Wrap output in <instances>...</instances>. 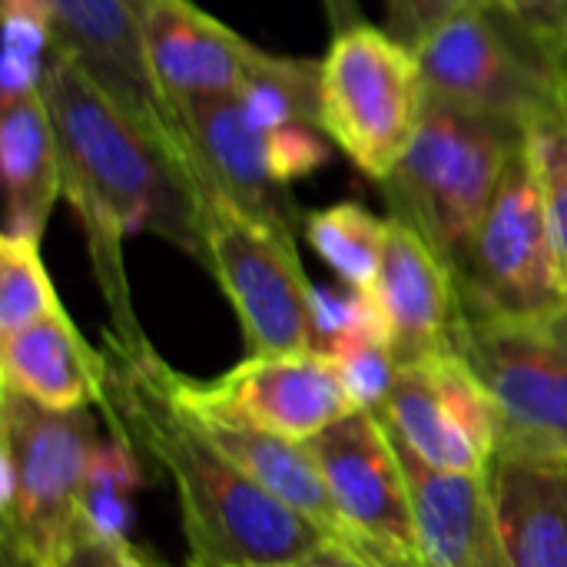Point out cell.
I'll use <instances>...</instances> for the list:
<instances>
[{"label":"cell","mask_w":567,"mask_h":567,"mask_svg":"<svg viewBox=\"0 0 567 567\" xmlns=\"http://www.w3.org/2000/svg\"><path fill=\"white\" fill-rule=\"evenodd\" d=\"M458 306L468 319L532 316L567 299L545 193L528 140L505 169V179L468 243L452 266Z\"/></svg>","instance_id":"9"},{"label":"cell","mask_w":567,"mask_h":567,"mask_svg":"<svg viewBox=\"0 0 567 567\" xmlns=\"http://www.w3.org/2000/svg\"><path fill=\"white\" fill-rule=\"evenodd\" d=\"M319 60L259 50L236 90V100L262 133H276L292 123H319Z\"/></svg>","instance_id":"23"},{"label":"cell","mask_w":567,"mask_h":567,"mask_svg":"<svg viewBox=\"0 0 567 567\" xmlns=\"http://www.w3.org/2000/svg\"><path fill=\"white\" fill-rule=\"evenodd\" d=\"M455 352L492 399L495 458L567 468V299L532 316H462Z\"/></svg>","instance_id":"6"},{"label":"cell","mask_w":567,"mask_h":567,"mask_svg":"<svg viewBox=\"0 0 567 567\" xmlns=\"http://www.w3.org/2000/svg\"><path fill=\"white\" fill-rule=\"evenodd\" d=\"M532 30L567 43V0H498Z\"/></svg>","instance_id":"32"},{"label":"cell","mask_w":567,"mask_h":567,"mask_svg":"<svg viewBox=\"0 0 567 567\" xmlns=\"http://www.w3.org/2000/svg\"><path fill=\"white\" fill-rule=\"evenodd\" d=\"M169 382L189 412L289 442H309L359 412L336 362L319 352L246 355V362L219 379L196 382L173 372Z\"/></svg>","instance_id":"11"},{"label":"cell","mask_w":567,"mask_h":567,"mask_svg":"<svg viewBox=\"0 0 567 567\" xmlns=\"http://www.w3.org/2000/svg\"><path fill=\"white\" fill-rule=\"evenodd\" d=\"M136 561H140V567H169L163 565V561H156L153 555H146V551H136Z\"/></svg>","instance_id":"35"},{"label":"cell","mask_w":567,"mask_h":567,"mask_svg":"<svg viewBox=\"0 0 567 567\" xmlns=\"http://www.w3.org/2000/svg\"><path fill=\"white\" fill-rule=\"evenodd\" d=\"M528 150L538 166L555 256H558V269H561V282L567 292V113L528 130Z\"/></svg>","instance_id":"28"},{"label":"cell","mask_w":567,"mask_h":567,"mask_svg":"<svg viewBox=\"0 0 567 567\" xmlns=\"http://www.w3.org/2000/svg\"><path fill=\"white\" fill-rule=\"evenodd\" d=\"M306 449L372 567H419L409 478L385 422L375 412H355L309 439Z\"/></svg>","instance_id":"12"},{"label":"cell","mask_w":567,"mask_h":567,"mask_svg":"<svg viewBox=\"0 0 567 567\" xmlns=\"http://www.w3.org/2000/svg\"><path fill=\"white\" fill-rule=\"evenodd\" d=\"M203 266L226 292L249 355L312 352V282L292 236L239 213L216 193L199 203Z\"/></svg>","instance_id":"8"},{"label":"cell","mask_w":567,"mask_h":567,"mask_svg":"<svg viewBox=\"0 0 567 567\" xmlns=\"http://www.w3.org/2000/svg\"><path fill=\"white\" fill-rule=\"evenodd\" d=\"M150 63L159 90L176 103L233 96L259 47L193 0H140Z\"/></svg>","instance_id":"16"},{"label":"cell","mask_w":567,"mask_h":567,"mask_svg":"<svg viewBox=\"0 0 567 567\" xmlns=\"http://www.w3.org/2000/svg\"><path fill=\"white\" fill-rule=\"evenodd\" d=\"M0 110L43 93L56 56V23L47 0H0Z\"/></svg>","instance_id":"24"},{"label":"cell","mask_w":567,"mask_h":567,"mask_svg":"<svg viewBox=\"0 0 567 567\" xmlns=\"http://www.w3.org/2000/svg\"><path fill=\"white\" fill-rule=\"evenodd\" d=\"M379 419L435 472L485 475L498 452L492 399L458 352L402 365Z\"/></svg>","instance_id":"13"},{"label":"cell","mask_w":567,"mask_h":567,"mask_svg":"<svg viewBox=\"0 0 567 567\" xmlns=\"http://www.w3.org/2000/svg\"><path fill=\"white\" fill-rule=\"evenodd\" d=\"M140 475H136V452L113 435L110 445H100L93 472H90V485H86V498H83V515L93 528H100L103 535L113 538H126V525H130V495L136 488Z\"/></svg>","instance_id":"26"},{"label":"cell","mask_w":567,"mask_h":567,"mask_svg":"<svg viewBox=\"0 0 567 567\" xmlns=\"http://www.w3.org/2000/svg\"><path fill=\"white\" fill-rule=\"evenodd\" d=\"M3 567H23L17 561H7ZM43 567H140L136 548L126 538L103 535L86 522V515L76 522V528L66 535V542L53 551V558Z\"/></svg>","instance_id":"31"},{"label":"cell","mask_w":567,"mask_h":567,"mask_svg":"<svg viewBox=\"0 0 567 567\" xmlns=\"http://www.w3.org/2000/svg\"><path fill=\"white\" fill-rule=\"evenodd\" d=\"M63 312L37 239H0V336H13L47 316Z\"/></svg>","instance_id":"25"},{"label":"cell","mask_w":567,"mask_h":567,"mask_svg":"<svg viewBox=\"0 0 567 567\" xmlns=\"http://www.w3.org/2000/svg\"><path fill=\"white\" fill-rule=\"evenodd\" d=\"M319 63L326 136L359 173L382 183L405 156L429 106L415 50L382 27L359 23L332 33Z\"/></svg>","instance_id":"7"},{"label":"cell","mask_w":567,"mask_h":567,"mask_svg":"<svg viewBox=\"0 0 567 567\" xmlns=\"http://www.w3.org/2000/svg\"><path fill=\"white\" fill-rule=\"evenodd\" d=\"M322 10H326V20H329V30L332 33H342L349 27L365 23L359 0H322Z\"/></svg>","instance_id":"33"},{"label":"cell","mask_w":567,"mask_h":567,"mask_svg":"<svg viewBox=\"0 0 567 567\" xmlns=\"http://www.w3.org/2000/svg\"><path fill=\"white\" fill-rule=\"evenodd\" d=\"M415 56L432 106L525 133L567 113V43L532 30L498 0L445 23Z\"/></svg>","instance_id":"3"},{"label":"cell","mask_w":567,"mask_h":567,"mask_svg":"<svg viewBox=\"0 0 567 567\" xmlns=\"http://www.w3.org/2000/svg\"><path fill=\"white\" fill-rule=\"evenodd\" d=\"M56 23V50L73 56L93 83L150 136L206 196L203 166L179 106L159 90L140 0H47Z\"/></svg>","instance_id":"10"},{"label":"cell","mask_w":567,"mask_h":567,"mask_svg":"<svg viewBox=\"0 0 567 567\" xmlns=\"http://www.w3.org/2000/svg\"><path fill=\"white\" fill-rule=\"evenodd\" d=\"M332 156V140L319 123H292L276 133H269V159L272 173L282 186H292L296 179L316 173Z\"/></svg>","instance_id":"30"},{"label":"cell","mask_w":567,"mask_h":567,"mask_svg":"<svg viewBox=\"0 0 567 567\" xmlns=\"http://www.w3.org/2000/svg\"><path fill=\"white\" fill-rule=\"evenodd\" d=\"M505 567H567V468L495 458L488 468Z\"/></svg>","instance_id":"20"},{"label":"cell","mask_w":567,"mask_h":567,"mask_svg":"<svg viewBox=\"0 0 567 567\" xmlns=\"http://www.w3.org/2000/svg\"><path fill=\"white\" fill-rule=\"evenodd\" d=\"M372 296L382 309L399 369L455 352L462 306L452 266L412 226L392 216Z\"/></svg>","instance_id":"14"},{"label":"cell","mask_w":567,"mask_h":567,"mask_svg":"<svg viewBox=\"0 0 567 567\" xmlns=\"http://www.w3.org/2000/svg\"><path fill=\"white\" fill-rule=\"evenodd\" d=\"M103 355L106 389L100 405L113 435L169 478L189 567H272L332 545L322 528L256 485L199 432L173 395V369L153 346L130 352L110 339Z\"/></svg>","instance_id":"2"},{"label":"cell","mask_w":567,"mask_h":567,"mask_svg":"<svg viewBox=\"0 0 567 567\" xmlns=\"http://www.w3.org/2000/svg\"><path fill=\"white\" fill-rule=\"evenodd\" d=\"M399 452L412 495L419 567H505L488 472H435L409 449L399 445Z\"/></svg>","instance_id":"17"},{"label":"cell","mask_w":567,"mask_h":567,"mask_svg":"<svg viewBox=\"0 0 567 567\" xmlns=\"http://www.w3.org/2000/svg\"><path fill=\"white\" fill-rule=\"evenodd\" d=\"M43 100L60 146L63 199L86 233L93 276L110 309V339L130 352L146 349L150 339L140 329L123 269V239L153 233L203 262L199 193L93 76L60 50L50 60Z\"/></svg>","instance_id":"1"},{"label":"cell","mask_w":567,"mask_h":567,"mask_svg":"<svg viewBox=\"0 0 567 567\" xmlns=\"http://www.w3.org/2000/svg\"><path fill=\"white\" fill-rule=\"evenodd\" d=\"M302 233L342 286L362 292L375 289L389 219H379L359 203H336L302 216Z\"/></svg>","instance_id":"22"},{"label":"cell","mask_w":567,"mask_h":567,"mask_svg":"<svg viewBox=\"0 0 567 567\" xmlns=\"http://www.w3.org/2000/svg\"><path fill=\"white\" fill-rule=\"evenodd\" d=\"M485 3H492V0H385V23H389L385 30L409 50H419L445 23L465 17Z\"/></svg>","instance_id":"29"},{"label":"cell","mask_w":567,"mask_h":567,"mask_svg":"<svg viewBox=\"0 0 567 567\" xmlns=\"http://www.w3.org/2000/svg\"><path fill=\"white\" fill-rule=\"evenodd\" d=\"M525 140V130L502 120L429 103L405 156L379 183L389 216L455 266Z\"/></svg>","instance_id":"4"},{"label":"cell","mask_w":567,"mask_h":567,"mask_svg":"<svg viewBox=\"0 0 567 567\" xmlns=\"http://www.w3.org/2000/svg\"><path fill=\"white\" fill-rule=\"evenodd\" d=\"M342 375V385L352 399V405L359 412H375L385 405L395 375H399V362L392 355V342L389 332H365L359 339H352L349 346H342L339 352L329 355Z\"/></svg>","instance_id":"27"},{"label":"cell","mask_w":567,"mask_h":567,"mask_svg":"<svg viewBox=\"0 0 567 567\" xmlns=\"http://www.w3.org/2000/svg\"><path fill=\"white\" fill-rule=\"evenodd\" d=\"M179 113L196 143L206 193L223 196L239 213L296 239L299 209L289 196V186H282L272 173L269 133L246 116L236 93L189 100L179 106Z\"/></svg>","instance_id":"15"},{"label":"cell","mask_w":567,"mask_h":567,"mask_svg":"<svg viewBox=\"0 0 567 567\" xmlns=\"http://www.w3.org/2000/svg\"><path fill=\"white\" fill-rule=\"evenodd\" d=\"M0 176L7 236L43 239L53 203L63 196L60 146L43 93L0 110Z\"/></svg>","instance_id":"21"},{"label":"cell","mask_w":567,"mask_h":567,"mask_svg":"<svg viewBox=\"0 0 567 567\" xmlns=\"http://www.w3.org/2000/svg\"><path fill=\"white\" fill-rule=\"evenodd\" d=\"M272 567H365V565H362V561H355L352 555H346V551H339V548L326 545L322 551H316V555H309V558H299V561H286V565H272Z\"/></svg>","instance_id":"34"},{"label":"cell","mask_w":567,"mask_h":567,"mask_svg":"<svg viewBox=\"0 0 567 567\" xmlns=\"http://www.w3.org/2000/svg\"><path fill=\"white\" fill-rule=\"evenodd\" d=\"M3 392L50 412H83L103 402L106 355L96 352L66 312L47 316L13 336H0Z\"/></svg>","instance_id":"19"},{"label":"cell","mask_w":567,"mask_h":567,"mask_svg":"<svg viewBox=\"0 0 567 567\" xmlns=\"http://www.w3.org/2000/svg\"><path fill=\"white\" fill-rule=\"evenodd\" d=\"M90 412H50L0 395V515L3 558L43 567L83 518L90 472L100 452Z\"/></svg>","instance_id":"5"},{"label":"cell","mask_w":567,"mask_h":567,"mask_svg":"<svg viewBox=\"0 0 567 567\" xmlns=\"http://www.w3.org/2000/svg\"><path fill=\"white\" fill-rule=\"evenodd\" d=\"M189 419L256 485H262L269 495H276L282 505H289L302 518H309L316 528H322L339 551H346L355 561L372 567L369 555L362 551V545L346 528V522H342V515L336 508V498L329 492V482H326L322 468L316 465L312 452L306 449V442H289V439H279V435H269V432H256V429L233 425V422L209 419V415H196V412H189Z\"/></svg>","instance_id":"18"}]
</instances>
